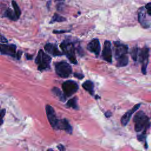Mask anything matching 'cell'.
I'll use <instances>...</instances> for the list:
<instances>
[{
    "mask_svg": "<svg viewBox=\"0 0 151 151\" xmlns=\"http://www.w3.org/2000/svg\"><path fill=\"white\" fill-rule=\"evenodd\" d=\"M133 122H134V130L137 132L143 130L146 131L150 126L149 119L143 111H139L135 114Z\"/></svg>",
    "mask_w": 151,
    "mask_h": 151,
    "instance_id": "6da1fadb",
    "label": "cell"
},
{
    "mask_svg": "<svg viewBox=\"0 0 151 151\" xmlns=\"http://www.w3.org/2000/svg\"><path fill=\"white\" fill-rule=\"evenodd\" d=\"M51 58L42 50H39L35 58V63L38 65V69L40 71L48 70L50 67Z\"/></svg>",
    "mask_w": 151,
    "mask_h": 151,
    "instance_id": "7a4b0ae2",
    "label": "cell"
},
{
    "mask_svg": "<svg viewBox=\"0 0 151 151\" xmlns=\"http://www.w3.org/2000/svg\"><path fill=\"white\" fill-rule=\"evenodd\" d=\"M60 47L63 51V53L70 60L71 63L77 64V60L75 54V48L73 42L68 41H63L60 44Z\"/></svg>",
    "mask_w": 151,
    "mask_h": 151,
    "instance_id": "3957f363",
    "label": "cell"
},
{
    "mask_svg": "<svg viewBox=\"0 0 151 151\" xmlns=\"http://www.w3.org/2000/svg\"><path fill=\"white\" fill-rule=\"evenodd\" d=\"M55 69L57 74L62 78L68 77L72 73L71 67L65 61H60L55 63Z\"/></svg>",
    "mask_w": 151,
    "mask_h": 151,
    "instance_id": "277c9868",
    "label": "cell"
},
{
    "mask_svg": "<svg viewBox=\"0 0 151 151\" xmlns=\"http://www.w3.org/2000/svg\"><path fill=\"white\" fill-rule=\"evenodd\" d=\"M62 88L64 95L70 97L78 90V86L74 81L68 80L63 83Z\"/></svg>",
    "mask_w": 151,
    "mask_h": 151,
    "instance_id": "5b68a950",
    "label": "cell"
},
{
    "mask_svg": "<svg viewBox=\"0 0 151 151\" xmlns=\"http://www.w3.org/2000/svg\"><path fill=\"white\" fill-rule=\"evenodd\" d=\"M149 48L145 47L140 50L138 55L139 58V61L142 64L141 70L143 74H146V69L149 60Z\"/></svg>",
    "mask_w": 151,
    "mask_h": 151,
    "instance_id": "8992f818",
    "label": "cell"
},
{
    "mask_svg": "<svg viewBox=\"0 0 151 151\" xmlns=\"http://www.w3.org/2000/svg\"><path fill=\"white\" fill-rule=\"evenodd\" d=\"M114 57L116 60L127 55L128 51L127 45L116 41L114 42Z\"/></svg>",
    "mask_w": 151,
    "mask_h": 151,
    "instance_id": "52a82bcc",
    "label": "cell"
},
{
    "mask_svg": "<svg viewBox=\"0 0 151 151\" xmlns=\"http://www.w3.org/2000/svg\"><path fill=\"white\" fill-rule=\"evenodd\" d=\"M0 52L2 54L10 55L13 57H17L16 46L14 44L0 43Z\"/></svg>",
    "mask_w": 151,
    "mask_h": 151,
    "instance_id": "ba28073f",
    "label": "cell"
},
{
    "mask_svg": "<svg viewBox=\"0 0 151 151\" xmlns=\"http://www.w3.org/2000/svg\"><path fill=\"white\" fill-rule=\"evenodd\" d=\"M45 111H46L48 119L49 120V122L51 126L54 129H57V126L59 120L57 119V117L56 116V114L54 109L50 105L47 104L45 106Z\"/></svg>",
    "mask_w": 151,
    "mask_h": 151,
    "instance_id": "9c48e42d",
    "label": "cell"
},
{
    "mask_svg": "<svg viewBox=\"0 0 151 151\" xmlns=\"http://www.w3.org/2000/svg\"><path fill=\"white\" fill-rule=\"evenodd\" d=\"M103 58L109 63L112 61V50L111 43L109 41H105L102 52Z\"/></svg>",
    "mask_w": 151,
    "mask_h": 151,
    "instance_id": "30bf717a",
    "label": "cell"
},
{
    "mask_svg": "<svg viewBox=\"0 0 151 151\" xmlns=\"http://www.w3.org/2000/svg\"><path fill=\"white\" fill-rule=\"evenodd\" d=\"M146 10L145 7L142 6L139 8L138 11V21L140 25L145 28H147L150 27V23L149 21L146 19Z\"/></svg>",
    "mask_w": 151,
    "mask_h": 151,
    "instance_id": "8fae6325",
    "label": "cell"
},
{
    "mask_svg": "<svg viewBox=\"0 0 151 151\" xmlns=\"http://www.w3.org/2000/svg\"><path fill=\"white\" fill-rule=\"evenodd\" d=\"M87 48L90 52H93L96 55H98L100 52V44L99 40L97 38L92 40L87 44Z\"/></svg>",
    "mask_w": 151,
    "mask_h": 151,
    "instance_id": "7c38bea8",
    "label": "cell"
},
{
    "mask_svg": "<svg viewBox=\"0 0 151 151\" xmlns=\"http://www.w3.org/2000/svg\"><path fill=\"white\" fill-rule=\"evenodd\" d=\"M140 104H137L133 106L131 109L129 110L122 117L121 119V123L123 126H126L129 122L132 115L140 107Z\"/></svg>",
    "mask_w": 151,
    "mask_h": 151,
    "instance_id": "4fadbf2b",
    "label": "cell"
},
{
    "mask_svg": "<svg viewBox=\"0 0 151 151\" xmlns=\"http://www.w3.org/2000/svg\"><path fill=\"white\" fill-rule=\"evenodd\" d=\"M45 50L53 56L61 55L63 53L58 49L56 45L52 43H48L44 46Z\"/></svg>",
    "mask_w": 151,
    "mask_h": 151,
    "instance_id": "5bb4252c",
    "label": "cell"
},
{
    "mask_svg": "<svg viewBox=\"0 0 151 151\" xmlns=\"http://www.w3.org/2000/svg\"><path fill=\"white\" fill-rule=\"evenodd\" d=\"M57 129L64 130L67 133L70 134L72 133V127L70 126L68 122L65 119L58 120V122L57 126Z\"/></svg>",
    "mask_w": 151,
    "mask_h": 151,
    "instance_id": "9a60e30c",
    "label": "cell"
},
{
    "mask_svg": "<svg viewBox=\"0 0 151 151\" xmlns=\"http://www.w3.org/2000/svg\"><path fill=\"white\" fill-rule=\"evenodd\" d=\"M82 86L90 94L93 95V94H94V84L92 81H91L90 80H87L83 83Z\"/></svg>",
    "mask_w": 151,
    "mask_h": 151,
    "instance_id": "2e32d148",
    "label": "cell"
},
{
    "mask_svg": "<svg viewBox=\"0 0 151 151\" xmlns=\"http://www.w3.org/2000/svg\"><path fill=\"white\" fill-rule=\"evenodd\" d=\"M4 16L5 17H7L13 21H15V20L18 19V18L16 16L14 11H12L11 10V9H10V8H8L5 10V11L4 12Z\"/></svg>",
    "mask_w": 151,
    "mask_h": 151,
    "instance_id": "e0dca14e",
    "label": "cell"
},
{
    "mask_svg": "<svg viewBox=\"0 0 151 151\" xmlns=\"http://www.w3.org/2000/svg\"><path fill=\"white\" fill-rule=\"evenodd\" d=\"M52 93H53L56 96H57V97H58L61 101H64L65 100V96H64V94H63L62 93V92L61 91V90H60L59 88H57V87H54V88H52Z\"/></svg>",
    "mask_w": 151,
    "mask_h": 151,
    "instance_id": "ac0fdd59",
    "label": "cell"
},
{
    "mask_svg": "<svg viewBox=\"0 0 151 151\" xmlns=\"http://www.w3.org/2000/svg\"><path fill=\"white\" fill-rule=\"evenodd\" d=\"M128 57L127 55L121 57L117 60V65L118 67H124L128 64Z\"/></svg>",
    "mask_w": 151,
    "mask_h": 151,
    "instance_id": "d6986e66",
    "label": "cell"
},
{
    "mask_svg": "<svg viewBox=\"0 0 151 151\" xmlns=\"http://www.w3.org/2000/svg\"><path fill=\"white\" fill-rule=\"evenodd\" d=\"M66 19L65 18H64L63 17L60 16V15L57 14H55L53 17L51 18V20L50 21V23L52 24L53 22H63L65 21Z\"/></svg>",
    "mask_w": 151,
    "mask_h": 151,
    "instance_id": "ffe728a7",
    "label": "cell"
},
{
    "mask_svg": "<svg viewBox=\"0 0 151 151\" xmlns=\"http://www.w3.org/2000/svg\"><path fill=\"white\" fill-rule=\"evenodd\" d=\"M67 106L69 107H71L73 109H77L78 108L77 104V98L73 97V98L70 99L67 103Z\"/></svg>",
    "mask_w": 151,
    "mask_h": 151,
    "instance_id": "44dd1931",
    "label": "cell"
},
{
    "mask_svg": "<svg viewBox=\"0 0 151 151\" xmlns=\"http://www.w3.org/2000/svg\"><path fill=\"white\" fill-rule=\"evenodd\" d=\"M130 55L134 61L137 60V58L138 57L137 56L139 55V49L137 47H134L133 48H132L130 51Z\"/></svg>",
    "mask_w": 151,
    "mask_h": 151,
    "instance_id": "7402d4cb",
    "label": "cell"
},
{
    "mask_svg": "<svg viewBox=\"0 0 151 151\" xmlns=\"http://www.w3.org/2000/svg\"><path fill=\"white\" fill-rule=\"evenodd\" d=\"M12 6L14 8V12L16 15V16L17 17V18H18L21 15V10L18 5V4H17V2L15 1H12Z\"/></svg>",
    "mask_w": 151,
    "mask_h": 151,
    "instance_id": "603a6c76",
    "label": "cell"
},
{
    "mask_svg": "<svg viewBox=\"0 0 151 151\" xmlns=\"http://www.w3.org/2000/svg\"><path fill=\"white\" fill-rule=\"evenodd\" d=\"M5 113H6V110L5 109L0 110V126L3 123V119L5 114Z\"/></svg>",
    "mask_w": 151,
    "mask_h": 151,
    "instance_id": "cb8c5ba5",
    "label": "cell"
},
{
    "mask_svg": "<svg viewBox=\"0 0 151 151\" xmlns=\"http://www.w3.org/2000/svg\"><path fill=\"white\" fill-rule=\"evenodd\" d=\"M145 8L146 9V10L147 13L150 16H151V2H149V3H147V4H146Z\"/></svg>",
    "mask_w": 151,
    "mask_h": 151,
    "instance_id": "d4e9b609",
    "label": "cell"
},
{
    "mask_svg": "<svg viewBox=\"0 0 151 151\" xmlns=\"http://www.w3.org/2000/svg\"><path fill=\"white\" fill-rule=\"evenodd\" d=\"M0 42H2V43H7L8 42V40L5 38V37H4L2 35H1V33H0Z\"/></svg>",
    "mask_w": 151,
    "mask_h": 151,
    "instance_id": "484cf974",
    "label": "cell"
},
{
    "mask_svg": "<svg viewBox=\"0 0 151 151\" xmlns=\"http://www.w3.org/2000/svg\"><path fill=\"white\" fill-rule=\"evenodd\" d=\"M74 77H76V78H78V79H82V78L84 77L83 74H80V73H75L74 74Z\"/></svg>",
    "mask_w": 151,
    "mask_h": 151,
    "instance_id": "4316f807",
    "label": "cell"
},
{
    "mask_svg": "<svg viewBox=\"0 0 151 151\" xmlns=\"http://www.w3.org/2000/svg\"><path fill=\"white\" fill-rule=\"evenodd\" d=\"M57 147H58V149L60 150V151H64V146H63L62 145H58L57 146Z\"/></svg>",
    "mask_w": 151,
    "mask_h": 151,
    "instance_id": "83f0119b",
    "label": "cell"
},
{
    "mask_svg": "<svg viewBox=\"0 0 151 151\" xmlns=\"http://www.w3.org/2000/svg\"><path fill=\"white\" fill-rule=\"evenodd\" d=\"M111 113H110V111H109H109H108V112H106V113H105V115H106V116L107 117H110V116H111Z\"/></svg>",
    "mask_w": 151,
    "mask_h": 151,
    "instance_id": "f1b7e54d",
    "label": "cell"
},
{
    "mask_svg": "<svg viewBox=\"0 0 151 151\" xmlns=\"http://www.w3.org/2000/svg\"><path fill=\"white\" fill-rule=\"evenodd\" d=\"M26 56H27L26 57H27V59H29L30 60V59H32V55H28V54H26Z\"/></svg>",
    "mask_w": 151,
    "mask_h": 151,
    "instance_id": "f546056e",
    "label": "cell"
},
{
    "mask_svg": "<svg viewBox=\"0 0 151 151\" xmlns=\"http://www.w3.org/2000/svg\"><path fill=\"white\" fill-rule=\"evenodd\" d=\"M47 151H54V150H52V149H48Z\"/></svg>",
    "mask_w": 151,
    "mask_h": 151,
    "instance_id": "4dcf8cb0",
    "label": "cell"
}]
</instances>
